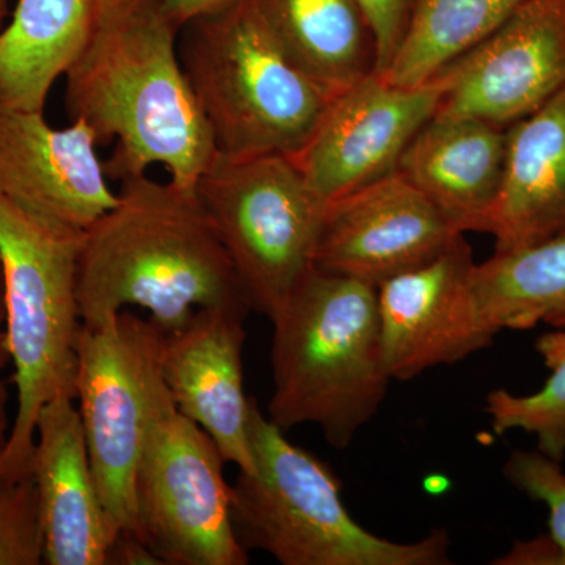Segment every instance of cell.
Listing matches in <instances>:
<instances>
[{
  "instance_id": "1",
  "label": "cell",
  "mask_w": 565,
  "mask_h": 565,
  "mask_svg": "<svg viewBox=\"0 0 565 565\" xmlns=\"http://www.w3.org/2000/svg\"><path fill=\"white\" fill-rule=\"evenodd\" d=\"M90 21L66 71L65 104L99 143L115 141L104 166L120 181L166 167L185 189L214 159L210 126L182 68L178 33L166 0H88Z\"/></svg>"
},
{
  "instance_id": "2",
  "label": "cell",
  "mask_w": 565,
  "mask_h": 565,
  "mask_svg": "<svg viewBox=\"0 0 565 565\" xmlns=\"http://www.w3.org/2000/svg\"><path fill=\"white\" fill-rule=\"evenodd\" d=\"M120 182L117 203L82 237V323L95 326L140 307L172 333L202 308L250 313L243 282L195 189L147 173Z\"/></svg>"
},
{
  "instance_id": "3",
  "label": "cell",
  "mask_w": 565,
  "mask_h": 565,
  "mask_svg": "<svg viewBox=\"0 0 565 565\" xmlns=\"http://www.w3.org/2000/svg\"><path fill=\"white\" fill-rule=\"evenodd\" d=\"M270 322L267 418L281 430L316 424L332 448H348L377 415L392 382L377 288L313 266Z\"/></svg>"
},
{
  "instance_id": "4",
  "label": "cell",
  "mask_w": 565,
  "mask_h": 565,
  "mask_svg": "<svg viewBox=\"0 0 565 565\" xmlns=\"http://www.w3.org/2000/svg\"><path fill=\"white\" fill-rule=\"evenodd\" d=\"M250 445L255 471H239L232 486V522L245 552L282 565L451 564L445 531L401 544L360 526L332 468L291 444L253 397Z\"/></svg>"
},
{
  "instance_id": "5",
  "label": "cell",
  "mask_w": 565,
  "mask_h": 565,
  "mask_svg": "<svg viewBox=\"0 0 565 565\" xmlns=\"http://www.w3.org/2000/svg\"><path fill=\"white\" fill-rule=\"evenodd\" d=\"M182 68L215 150L232 158L296 156L338 92L297 68L255 0L185 24Z\"/></svg>"
},
{
  "instance_id": "6",
  "label": "cell",
  "mask_w": 565,
  "mask_h": 565,
  "mask_svg": "<svg viewBox=\"0 0 565 565\" xmlns=\"http://www.w3.org/2000/svg\"><path fill=\"white\" fill-rule=\"evenodd\" d=\"M82 237L84 232L46 221L0 193L3 333L17 386V412L0 459V478L32 473L41 407L58 396L74 397Z\"/></svg>"
},
{
  "instance_id": "7",
  "label": "cell",
  "mask_w": 565,
  "mask_h": 565,
  "mask_svg": "<svg viewBox=\"0 0 565 565\" xmlns=\"http://www.w3.org/2000/svg\"><path fill=\"white\" fill-rule=\"evenodd\" d=\"M252 311L273 319L313 267L327 204L289 156L215 152L195 185Z\"/></svg>"
},
{
  "instance_id": "8",
  "label": "cell",
  "mask_w": 565,
  "mask_h": 565,
  "mask_svg": "<svg viewBox=\"0 0 565 565\" xmlns=\"http://www.w3.org/2000/svg\"><path fill=\"white\" fill-rule=\"evenodd\" d=\"M163 340L158 323L129 310L82 323L77 337L74 399L115 535L140 537L137 471L152 418L170 394L161 371Z\"/></svg>"
},
{
  "instance_id": "9",
  "label": "cell",
  "mask_w": 565,
  "mask_h": 565,
  "mask_svg": "<svg viewBox=\"0 0 565 565\" xmlns=\"http://www.w3.org/2000/svg\"><path fill=\"white\" fill-rule=\"evenodd\" d=\"M221 449L172 396L156 411L137 471L139 535L163 565H245Z\"/></svg>"
},
{
  "instance_id": "10",
  "label": "cell",
  "mask_w": 565,
  "mask_h": 565,
  "mask_svg": "<svg viewBox=\"0 0 565 565\" xmlns=\"http://www.w3.org/2000/svg\"><path fill=\"white\" fill-rule=\"evenodd\" d=\"M437 115L509 126L565 88V0H523L481 44L441 71Z\"/></svg>"
},
{
  "instance_id": "11",
  "label": "cell",
  "mask_w": 565,
  "mask_h": 565,
  "mask_svg": "<svg viewBox=\"0 0 565 565\" xmlns=\"http://www.w3.org/2000/svg\"><path fill=\"white\" fill-rule=\"evenodd\" d=\"M437 81L397 87L370 74L338 92L302 150L292 156L327 204L396 172L401 156L440 103Z\"/></svg>"
},
{
  "instance_id": "12",
  "label": "cell",
  "mask_w": 565,
  "mask_h": 565,
  "mask_svg": "<svg viewBox=\"0 0 565 565\" xmlns=\"http://www.w3.org/2000/svg\"><path fill=\"white\" fill-rule=\"evenodd\" d=\"M462 236L426 195L393 172L329 203L313 266L379 288L433 262Z\"/></svg>"
},
{
  "instance_id": "13",
  "label": "cell",
  "mask_w": 565,
  "mask_h": 565,
  "mask_svg": "<svg viewBox=\"0 0 565 565\" xmlns=\"http://www.w3.org/2000/svg\"><path fill=\"white\" fill-rule=\"evenodd\" d=\"M475 264L462 236L433 262L379 286L382 352L392 381H411L493 344L497 337L482 322L471 288Z\"/></svg>"
},
{
  "instance_id": "14",
  "label": "cell",
  "mask_w": 565,
  "mask_h": 565,
  "mask_svg": "<svg viewBox=\"0 0 565 565\" xmlns=\"http://www.w3.org/2000/svg\"><path fill=\"white\" fill-rule=\"evenodd\" d=\"M96 145L82 121L52 128L43 114L0 107V193L46 221L85 232L117 203Z\"/></svg>"
},
{
  "instance_id": "15",
  "label": "cell",
  "mask_w": 565,
  "mask_h": 565,
  "mask_svg": "<svg viewBox=\"0 0 565 565\" xmlns=\"http://www.w3.org/2000/svg\"><path fill=\"white\" fill-rule=\"evenodd\" d=\"M230 308H202L181 329L166 333L162 379L180 414L210 435L226 462L255 471L252 399L244 392V321Z\"/></svg>"
},
{
  "instance_id": "16",
  "label": "cell",
  "mask_w": 565,
  "mask_h": 565,
  "mask_svg": "<svg viewBox=\"0 0 565 565\" xmlns=\"http://www.w3.org/2000/svg\"><path fill=\"white\" fill-rule=\"evenodd\" d=\"M74 401L55 397L36 416L32 476L39 494L43 564L106 565L115 534Z\"/></svg>"
},
{
  "instance_id": "17",
  "label": "cell",
  "mask_w": 565,
  "mask_h": 565,
  "mask_svg": "<svg viewBox=\"0 0 565 565\" xmlns=\"http://www.w3.org/2000/svg\"><path fill=\"white\" fill-rule=\"evenodd\" d=\"M508 128L435 114L416 132L396 172L460 232L482 233L504 180Z\"/></svg>"
},
{
  "instance_id": "18",
  "label": "cell",
  "mask_w": 565,
  "mask_h": 565,
  "mask_svg": "<svg viewBox=\"0 0 565 565\" xmlns=\"http://www.w3.org/2000/svg\"><path fill=\"white\" fill-rule=\"evenodd\" d=\"M482 233L494 253L565 236V88L509 126L504 180Z\"/></svg>"
},
{
  "instance_id": "19",
  "label": "cell",
  "mask_w": 565,
  "mask_h": 565,
  "mask_svg": "<svg viewBox=\"0 0 565 565\" xmlns=\"http://www.w3.org/2000/svg\"><path fill=\"white\" fill-rule=\"evenodd\" d=\"M289 61L341 92L375 73L373 32L359 0H255Z\"/></svg>"
},
{
  "instance_id": "20",
  "label": "cell",
  "mask_w": 565,
  "mask_h": 565,
  "mask_svg": "<svg viewBox=\"0 0 565 565\" xmlns=\"http://www.w3.org/2000/svg\"><path fill=\"white\" fill-rule=\"evenodd\" d=\"M88 0H18L0 31V107L44 114L47 96L79 54Z\"/></svg>"
},
{
  "instance_id": "21",
  "label": "cell",
  "mask_w": 565,
  "mask_h": 565,
  "mask_svg": "<svg viewBox=\"0 0 565 565\" xmlns=\"http://www.w3.org/2000/svg\"><path fill=\"white\" fill-rule=\"evenodd\" d=\"M471 288L487 329H565V236L475 264Z\"/></svg>"
},
{
  "instance_id": "22",
  "label": "cell",
  "mask_w": 565,
  "mask_h": 565,
  "mask_svg": "<svg viewBox=\"0 0 565 565\" xmlns=\"http://www.w3.org/2000/svg\"><path fill=\"white\" fill-rule=\"evenodd\" d=\"M523 0H415L384 77L397 87L429 84L497 31Z\"/></svg>"
},
{
  "instance_id": "23",
  "label": "cell",
  "mask_w": 565,
  "mask_h": 565,
  "mask_svg": "<svg viewBox=\"0 0 565 565\" xmlns=\"http://www.w3.org/2000/svg\"><path fill=\"white\" fill-rule=\"evenodd\" d=\"M550 377L539 392L514 394L505 388L487 394L486 414L494 434L511 430L534 435L537 451L557 462L565 459V329L539 337L534 344Z\"/></svg>"
},
{
  "instance_id": "24",
  "label": "cell",
  "mask_w": 565,
  "mask_h": 565,
  "mask_svg": "<svg viewBox=\"0 0 565 565\" xmlns=\"http://www.w3.org/2000/svg\"><path fill=\"white\" fill-rule=\"evenodd\" d=\"M39 494L33 476L0 478V565L43 564Z\"/></svg>"
},
{
  "instance_id": "25",
  "label": "cell",
  "mask_w": 565,
  "mask_h": 565,
  "mask_svg": "<svg viewBox=\"0 0 565 565\" xmlns=\"http://www.w3.org/2000/svg\"><path fill=\"white\" fill-rule=\"evenodd\" d=\"M504 476L520 492L548 508V535L565 563V473L561 462L541 451H514L504 465Z\"/></svg>"
},
{
  "instance_id": "26",
  "label": "cell",
  "mask_w": 565,
  "mask_h": 565,
  "mask_svg": "<svg viewBox=\"0 0 565 565\" xmlns=\"http://www.w3.org/2000/svg\"><path fill=\"white\" fill-rule=\"evenodd\" d=\"M375 47V74H384L403 40L415 0H359Z\"/></svg>"
},
{
  "instance_id": "27",
  "label": "cell",
  "mask_w": 565,
  "mask_h": 565,
  "mask_svg": "<svg viewBox=\"0 0 565 565\" xmlns=\"http://www.w3.org/2000/svg\"><path fill=\"white\" fill-rule=\"evenodd\" d=\"M498 564L512 565H565L563 553L548 534L530 542H519Z\"/></svg>"
},
{
  "instance_id": "28",
  "label": "cell",
  "mask_w": 565,
  "mask_h": 565,
  "mask_svg": "<svg viewBox=\"0 0 565 565\" xmlns=\"http://www.w3.org/2000/svg\"><path fill=\"white\" fill-rule=\"evenodd\" d=\"M107 564L114 565H161L150 546L134 534H117L111 542Z\"/></svg>"
},
{
  "instance_id": "29",
  "label": "cell",
  "mask_w": 565,
  "mask_h": 565,
  "mask_svg": "<svg viewBox=\"0 0 565 565\" xmlns=\"http://www.w3.org/2000/svg\"><path fill=\"white\" fill-rule=\"evenodd\" d=\"M244 2H248V0H166V9L174 24L182 29L196 18L232 9V7Z\"/></svg>"
},
{
  "instance_id": "30",
  "label": "cell",
  "mask_w": 565,
  "mask_h": 565,
  "mask_svg": "<svg viewBox=\"0 0 565 565\" xmlns=\"http://www.w3.org/2000/svg\"><path fill=\"white\" fill-rule=\"evenodd\" d=\"M10 394L6 382L0 379V459L6 455L7 446H9L11 426L13 418L9 414Z\"/></svg>"
},
{
  "instance_id": "31",
  "label": "cell",
  "mask_w": 565,
  "mask_h": 565,
  "mask_svg": "<svg viewBox=\"0 0 565 565\" xmlns=\"http://www.w3.org/2000/svg\"><path fill=\"white\" fill-rule=\"evenodd\" d=\"M6 330V286H3V269L0 262V334Z\"/></svg>"
},
{
  "instance_id": "32",
  "label": "cell",
  "mask_w": 565,
  "mask_h": 565,
  "mask_svg": "<svg viewBox=\"0 0 565 565\" xmlns=\"http://www.w3.org/2000/svg\"><path fill=\"white\" fill-rule=\"evenodd\" d=\"M10 363L9 348H7L6 333L0 334V371Z\"/></svg>"
},
{
  "instance_id": "33",
  "label": "cell",
  "mask_w": 565,
  "mask_h": 565,
  "mask_svg": "<svg viewBox=\"0 0 565 565\" xmlns=\"http://www.w3.org/2000/svg\"><path fill=\"white\" fill-rule=\"evenodd\" d=\"M7 11H9V0H0V31L3 29V21H6Z\"/></svg>"
}]
</instances>
